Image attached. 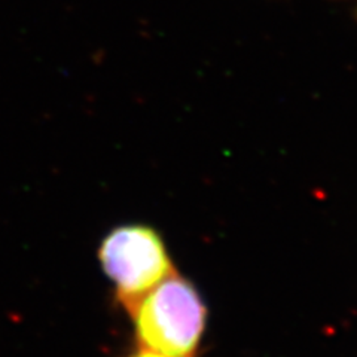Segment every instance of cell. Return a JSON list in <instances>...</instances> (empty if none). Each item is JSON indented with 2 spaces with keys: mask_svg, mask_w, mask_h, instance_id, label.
<instances>
[{
  "mask_svg": "<svg viewBox=\"0 0 357 357\" xmlns=\"http://www.w3.org/2000/svg\"><path fill=\"white\" fill-rule=\"evenodd\" d=\"M128 311L143 349L170 357L194 356L206 326V307L182 277H165Z\"/></svg>",
  "mask_w": 357,
  "mask_h": 357,
  "instance_id": "cell-1",
  "label": "cell"
},
{
  "mask_svg": "<svg viewBox=\"0 0 357 357\" xmlns=\"http://www.w3.org/2000/svg\"><path fill=\"white\" fill-rule=\"evenodd\" d=\"M130 357H170V356H164V354H160V353H156V351H151V350L143 349V350H140L139 353L132 354V356H130Z\"/></svg>",
  "mask_w": 357,
  "mask_h": 357,
  "instance_id": "cell-3",
  "label": "cell"
},
{
  "mask_svg": "<svg viewBox=\"0 0 357 357\" xmlns=\"http://www.w3.org/2000/svg\"><path fill=\"white\" fill-rule=\"evenodd\" d=\"M356 17H357V10H356Z\"/></svg>",
  "mask_w": 357,
  "mask_h": 357,
  "instance_id": "cell-4",
  "label": "cell"
},
{
  "mask_svg": "<svg viewBox=\"0 0 357 357\" xmlns=\"http://www.w3.org/2000/svg\"><path fill=\"white\" fill-rule=\"evenodd\" d=\"M98 259L127 310L173 274L161 237L143 225H126L109 232L98 249Z\"/></svg>",
  "mask_w": 357,
  "mask_h": 357,
  "instance_id": "cell-2",
  "label": "cell"
}]
</instances>
